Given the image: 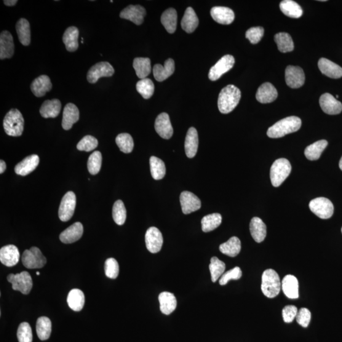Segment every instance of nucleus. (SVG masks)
I'll return each mask as SVG.
<instances>
[{
    "mask_svg": "<svg viewBox=\"0 0 342 342\" xmlns=\"http://www.w3.org/2000/svg\"><path fill=\"white\" fill-rule=\"evenodd\" d=\"M241 98V92L234 85L224 87L219 95L218 108L222 114L230 113L239 104Z\"/></svg>",
    "mask_w": 342,
    "mask_h": 342,
    "instance_id": "1",
    "label": "nucleus"
},
{
    "mask_svg": "<svg viewBox=\"0 0 342 342\" xmlns=\"http://www.w3.org/2000/svg\"><path fill=\"white\" fill-rule=\"evenodd\" d=\"M301 119L298 117L290 116L280 120L270 127L267 132L269 138H279L297 132L301 127Z\"/></svg>",
    "mask_w": 342,
    "mask_h": 342,
    "instance_id": "2",
    "label": "nucleus"
},
{
    "mask_svg": "<svg viewBox=\"0 0 342 342\" xmlns=\"http://www.w3.org/2000/svg\"><path fill=\"white\" fill-rule=\"evenodd\" d=\"M282 283L280 276L274 270L269 269L263 272L262 276L261 290L267 297H276L280 292Z\"/></svg>",
    "mask_w": 342,
    "mask_h": 342,
    "instance_id": "3",
    "label": "nucleus"
},
{
    "mask_svg": "<svg viewBox=\"0 0 342 342\" xmlns=\"http://www.w3.org/2000/svg\"><path fill=\"white\" fill-rule=\"evenodd\" d=\"M24 120L22 114L17 109H11L5 116L4 127L5 133L10 136H20L24 131Z\"/></svg>",
    "mask_w": 342,
    "mask_h": 342,
    "instance_id": "4",
    "label": "nucleus"
},
{
    "mask_svg": "<svg viewBox=\"0 0 342 342\" xmlns=\"http://www.w3.org/2000/svg\"><path fill=\"white\" fill-rule=\"evenodd\" d=\"M292 170L290 162L286 159H279L272 164L270 170L271 183L274 187H279L284 182Z\"/></svg>",
    "mask_w": 342,
    "mask_h": 342,
    "instance_id": "5",
    "label": "nucleus"
},
{
    "mask_svg": "<svg viewBox=\"0 0 342 342\" xmlns=\"http://www.w3.org/2000/svg\"><path fill=\"white\" fill-rule=\"evenodd\" d=\"M7 280L12 285L13 290L19 291L24 295H28L33 288V280L27 271L16 274H10L7 276Z\"/></svg>",
    "mask_w": 342,
    "mask_h": 342,
    "instance_id": "6",
    "label": "nucleus"
},
{
    "mask_svg": "<svg viewBox=\"0 0 342 342\" xmlns=\"http://www.w3.org/2000/svg\"><path fill=\"white\" fill-rule=\"evenodd\" d=\"M309 208L315 215L323 220L330 218L334 212L332 202L325 197H319L312 200L309 203Z\"/></svg>",
    "mask_w": 342,
    "mask_h": 342,
    "instance_id": "7",
    "label": "nucleus"
},
{
    "mask_svg": "<svg viewBox=\"0 0 342 342\" xmlns=\"http://www.w3.org/2000/svg\"><path fill=\"white\" fill-rule=\"evenodd\" d=\"M22 262L26 268L40 269L46 264L47 259L38 248L33 247L24 252Z\"/></svg>",
    "mask_w": 342,
    "mask_h": 342,
    "instance_id": "8",
    "label": "nucleus"
},
{
    "mask_svg": "<svg viewBox=\"0 0 342 342\" xmlns=\"http://www.w3.org/2000/svg\"><path fill=\"white\" fill-rule=\"evenodd\" d=\"M76 205V195L73 191H69L61 200L58 216L63 222L70 220L74 215L75 208Z\"/></svg>",
    "mask_w": 342,
    "mask_h": 342,
    "instance_id": "9",
    "label": "nucleus"
},
{
    "mask_svg": "<svg viewBox=\"0 0 342 342\" xmlns=\"http://www.w3.org/2000/svg\"><path fill=\"white\" fill-rule=\"evenodd\" d=\"M115 73L114 69L108 61H101L91 68L87 74L88 81L95 84L103 77H111Z\"/></svg>",
    "mask_w": 342,
    "mask_h": 342,
    "instance_id": "10",
    "label": "nucleus"
},
{
    "mask_svg": "<svg viewBox=\"0 0 342 342\" xmlns=\"http://www.w3.org/2000/svg\"><path fill=\"white\" fill-rule=\"evenodd\" d=\"M234 62V58L232 55H224L210 68L209 73H208V78L212 81L220 79L224 74L231 70Z\"/></svg>",
    "mask_w": 342,
    "mask_h": 342,
    "instance_id": "11",
    "label": "nucleus"
},
{
    "mask_svg": "<svg viewBox=\"0 0 342 342\" xmlns=\"http://www.w3.org/2000/svg\"><path fill=\"white\" fill-rule=\"evenodd\" d=\"M285 81L288 87L293 89L303 87L305 82L303 69L297 66H288L285 70Z\"/></svg>",
    "mask_w": 342,
    "mask_h": 342,
    "instance_id": "12",
    "label": "nucleus"
},
{
    "mask_svg": "<svg viewBox=\"0 0 342 342\" xmlns=\"http://www.w3.org/2000/svg\"><path fill=\"white\" fill-rule=\"evenodd\" d=\"M145 243L147 249L152 253H158L163 245L162 232L156 227H151L146 231Z\"/></svg>",
    "mask_w": 342,
    "mask_h": 342,
    "instance_id": "13",
    "label": "nucleus"
},
{
    "mask_svg": "<svg viewBox=\"0 0 342 342\" xmlns=\"http://www.w3.org/2000/svg\"><path fill=\"white\" fill-rule=\"evenodd\" d=\"M145 15L146 10L140 5H130L120 13V17L132 21L136 25H141Z\"/></svg>",
    "mask_w": 342,
    "mask_h": 342,
    "instance_id": "14",
    "label": "nucleus"
},
{
    "mask_svg": "<svg viewBox=\"0 0 342 342\" xmlns=\"http://www.w3.org/2000/svg\"><path fill=\"white\" fill-rule=\"evenodd\" d=\"M180 203L184 215L196 212L201 208L202 204L199 198L188 191H184L181 194Z\"/></svg>",
    "mask_w": 342,
    "mask_h": 342,
    "instance_id": "15",
    "label": "nucleus"
},
{
    "mask_svg": "<svg viewBox=\"0 0 342 342\" xmlns=\"http://www.w3.org/2000/svg\"><path fill=\"white\" fill-rule=\"evenodd\" d=\"M155 129L160 137L169 140L173 135V128L169 115L162 113L157 116L155 122Z\"/></svg>",
    "mask_w": 342,
    "mask_h": 342,
    "instance_id": "16",
    "label": "nucleus"
},
{
    "mask_svg": "<svg viewBox=\"0 0 342 342\" xmlns=\"http://www.w3.org/2000/svg\"><path fill=\"white\" fill-rule=\"evenodd\" d=\"M319 104L325 113L329 115H337L342 111V104L330 93H325L320 96Z\"/></svg>",
    "mask_w": 342,
    "mask_h": 342,
    "instance_id": "17",
    "label": "nucleus"
},
{
    "mask_svg": "<svg viewBox=\"0 0 342 342\" xmlns=\"http://www.w3.org/2000/svg\"><path fill=\"white\" fill-rule=\"evenodd\" d=\"M19 251L15 245H6L0 250V261L5 266L7 267L15 266L19 261Z\"/></svg>",
    "mask_w": 342,
    "mask_h": 342,
    "instance_id": "18",
    "label": "nucleus"
},
{
    "mask_svg": "<svg viewBox=\"0 0 342 342\" xmlns=\"http://www.w3.org/2000/svg\"><path fill=\"white\" fill-rule=\"evenodd\" d=\"M83 231L82 224L79 222H77L61 232L60 241L66 244H73L81 239Z\"/></svg>",
    "mask_w": 342,
    "mask_h": 342,
    "instance_id": "19",
    "label": "nucleus"
},
{
    "mask_svg": "<svg viewBox=\"0 0 342 342\" xmlns=\"http://www.w3.org/2000/svg\"><path fill=\"white\" fill-rule=\"evenodd\" d=\"M14 53V44L11 33L7 31L0 34V58L1 60L12 57Z\"/></svg>",
    "mask_w": 342,
    "mask_h": 342,
    "instance_id": "20",
    "label": "nucleus"
},
{
    "mask_svg": "<svg viewBox=\"0 0 342 342\" xmlns=\"http://www.w3.org/2000/svg\"><path fill=\"white\" fill-rule=\"evenodd\" d=\"M210 15L216 22L221 25H230L234 19L233 11L228 7H213L210 10Z\"/></svg>",
    "mask_w": 342,
    "mask_h": 342,
    "instance_id": "21",
    "label": "nucleus"
},
{
    "mask_svg": "<svg viewBox=\"0 0 342 342\" xmlns=\"http://www.w3.org/2000/svg\"><path fill=\"white\" fill-rule=\"evenodd\" d=\"M39 163V157L37 155H31L26 157L15 167L17 175L25 176L33 172Z\"/></svg>",
    "mask_w": 342,
    "mask_h": 342,
    "instance_id": "22",
    "label": "nucleus"
},
{
    "mask_svg": "<svg viewBox=\"0 0 342 342\" xmlns=\"http://www.w3.org/2000/svg\"><path fill=\"white\" fill-rule=\"evenodd\" d=\"M277 95L276 88L270 82H265L259 88L256 99L261 103H269L276 100Z\"/></svg>",
    "mask_w": 342,
    "mask_h": 342,
    "instance_id": "23",
    "label": "nucleus"
},
{
    "mask_svg": "<svg viewBox=\"0 0 342 342\" xmlns=\"http://www.w3.org/2000/svg\"><path fill=\"white\" fill-rule=\"evenodd\" d=\"M79 119V111L77 106L71 103L67 104L63 109V119L61 122L63 130H71L74 124L78 121Z\"/></svg>",
    "mask_w": 342,
    "mask_h": 342,
    "instance_id": "24",
    "label": "nucleus"
},
{
    "mask_svg": "<svg viewBox=\"0 0 342 342\" xmlns=\"http://www.w3.org/2000/svg\"><path fill=\"white\" fill-rule=\"evenodd\" d=\"M318 67L322 73L330 78L338 79L342 77V68L327 58H320Z\"/></svg>",
    "mask_w": 342,
    "mask_h": 342,
    "instance_id": "25",
    "label": "nucleus"
},
{
    "mask_svg": "<svg viewBox=\"0 0 342 342\" xmlns=\"http://www.w3.org/2000/svg\"><path fill=\"white\" fill-rule=\"evenodd\" d=\"M52 88V82L47 75H41L32 82L31 90L37 97H42Z\"/></svg>",
    "mask_w": 342,
    "mask_h": 342,
    "instance_id": "26",
    "label": "nucleus"
},
{
    "mask_svg": "<svg viewBox=\"0 0 342 342\" xmlns=\"http://www.w3.org/2000/svg\"><path fill=\"white\" fill-rule=\"evenodd\" d=\"M199 147V136L196 128L190 127L187 132L184 143L185 153L188 158H194L196 156Z\"/></svg>",
    "mask_w": 342,
    "mask_h": 342,
    "instance_id": "27",
    "label": "nucleus"
},
{
    "mask_svg": "<svg viewBox=\"0 0 342 342\" xmlns=\"http://www.w3.org/2000/svg\"><path fill=\"white\" fill-rule=\"evenodd\" d=\"M175 71V63L172 58H169L165 61L164 66L156 64L153 69L155 78L157 81L162 82L167 79Z\"/></svg>",
    "mask_w": 342,
    "mask_h": 342,
    "instance_id": "28",
    "label": "nucleus"
},
{
    "mask_svg": "<svg viewBox=\"0 0 342 342\" xmlns=\"http://www.w3.org/2000/svg\"><path fill=\"white\" fill-rule=\"evenodd\" d=\"M298 282L293 275H287L283 279L282 288L283 293L288 298L295 299L298 298Z\"/></svg>",
    "mask_w": 342,
    "mask_h": 342,
    "instance_id": "29",
    "label": "nucleus"
},
{
    "mask_svg": "<svg viewBox=\"0 0 342 342\" xmlns=\"http://www.w3.org/2000/svg\"><path fill=\"white\" fill-rule=\"evenodd\" d=\"M160 311L163 314L169 315L175 311L177 300L173 293L164 292L159 295Z\"/></svg>",
    "mask_w": 342,
    "mask_h": 342,
    "instance_id": "30",
    "label": "nucleus"
},
{
    "mask_svg": "<svg viewBox=\"0 0 342 342\" xmlns=\"http://www.w3.org/2000/svg\"><path fill=\"white\" fill-rule=\"evenodd\" d=\"M61 105L58 99L46 100L40 108L39 112L44 118H55L59 115Z\"/></svg>",
    "mask_w": 342,
    "mask_h": 342,
    "instance_id": "31",
    "label": "nucleus"
},
{
    "mask_svg": "<svg viewBox=\"0 0 342 342\" xmlns=\"http://www.w3.org/2000/svg\"><path fill=\"white\" fill-rule=\"evenodd\" d=\"M79 32L76 27H69L66 29L63 36V42L67 50L70 52H75L79 47L78 37Z\"/></svg>",
    "mask_w": 342,
    "mask_h": 342,
    "instance_id": "32",
    "label": "nucleus"
},
{
    "mask_svg": "<svg viewBox=\"0 0 342 342\" xmlns=\"http://www.w3.org/2000/svg\"><path fill=\"white\" fill-rule=\"evenodd\" d=\"M251 235L256 242H263L266 237V226L261 219L255 217L252 219L250 223Z\"/></svg>",
    "mask_w": 342,
    "mask_h": 342,
    "instance_id": "33",
    "label": "nucleus"
},
{
    "mask_svg": "<svg viewBox=\"0 0 342 342\" xmlns=\"http://www.w3.org/2000/svg\"><path fill=\"white\" fill-rule=\"evenodd\" d=\"M199 20L194 10L191 7L187 8L181 20V27L187 33H191L199 26Z\"/></svg>",
    "mask_w": 342,
    "mask_h": 342,
    "instance_id": "34",
    "label": "nucleus"
},
{
    "mask_svg": "<svg viewBox=\"0 0 342 342\" xmlns=\"http://www.w3.org/2000/svg\"><path fill=\"white\" fill-rule=\"evenodd\" d=\"M18 39L24 46H28L31 44L30 24L26 18H20L16 25Z\"/></svg>",
    "mask_w": 342,
    "mask_h": 342,
    "instance_id": "35",
    "label": "nucleus"
},
{
    "mask_svg": "<svg viewBox=\"0 0 342 342\" xmlns=\"http://www.w3.org/2000/svg\"><path fill=\"white\" fill-rule=\"evenodd\" d=\"M280 9L285 15L291 18H300L303 14V10L297 3L292 0H284L280 3Z\"/></svg>",
    "mask_w": 342,
    "mask_h": 342,
    "instance_id": "36",
    "label": "nucleus"
},
{
    "mask_svg": "<svg viewBox=\"0 0 342 342\" xmlns=\"http://www.w3.org/2000/svg\"><path fill=\"white\" fill-rule=\"evenodd\" d=\"M241 242L239 238L232 237L230 239L220 246V250L223 254L234 258L241 250Z\"/></svg>",
    "mask_w": 342,
    "mask_h": 342,
    "instance_id": "37",
    "label": "nucleus"
},
{
    "mask_svg": "<svg viewBox=\"0 0 342 342\" xmlns=\"http://www.w3.org/2000/svg\"><path fill=\"white\" fill-rule=\"evenodd\" d=\"M177 12L173 8H170L162 13L161 23L168 33H175L177 27Z\"/></svg>",
    "mask_w": 342,
    "mask_h": 342,
    "instance_id": "38",
    "label": "nucleus"
},
{
    "mask_svg": "<svg viewBox=\"0 0 342 342\" xmlns=\"http://www.w3.org/2000/svg\"><path fill=\"white\" fill-rule=\"evenodd\" d=\"M84 293L81 290L73 289L69 293L68 303L69 307L74 311H81L84 306Z\"/></svg>",
    "mask_w": 342,
    "mask_h": 342,
    "instance_id": "39",
    "label": "nucleus"
},
{
    "mask_svg": "<svg viewBox=\"0 0 342 342\" xmlns=\"http://www.w3.org/2000/svg\"><path fill=\"white\" fill-rule=\"evenodd\" d=\"M133 68L139 78L145 79L151 73V61L148 58H136L133 61Z\"/></svg>",
    "mask_w": 342,
    "mask_h": 342,
    "instance_id": "40",
    "label": "nucleus"
},
{
    "mask_svg": "<svg viewBox=\"0 0 342 342\" xmlns=\"http://www.w3.org/2000/svg\"><path fill=\"white\" fill-rule=\"evenodd\" d=\"M328 144L327 140H322L307 146L304 152L306 158L309 160L319 159L323 152L327 148Z\"/></svg>",
    "mask_w": 342,
    "mask_h": 342,
    "instance_id": "41",
    "label": "nucleus"
},
{
    "mask_svg": "<svg viewBox=\"0 0 342 342\" xmlns=\"http://www.w3.org/2000/svg\"><path fill=\"white\" fill-rule=\"evenodd\" d=\"M36 332L41 340H47L52 333V322L47 317L38 318L36 322Z\"/></svg>",
    "mask_w": 342,
    "mask_h": 342,
    "instance_id": "42",
    "label": "nucleus"
},
{
    "mask_svg": "<svg viewBox=\"0 0 342 342\" xmlns=\"http://www.w3.org/2000/svg\"><path fill=\"white\" fill-rule=\"evenodd\" d=\"M277 49L282 53L292 52L294 49V44L292 37L287 33H280L274 37Z\"/></svg>",
    "mask_w": 342,
    "mask_h": 342,
    "instance_id": "43",
    "label": "nucleus"
},
{
    "mask_svg": "<svg viewBox=\"0 0 342 342\" xmlns=\"http://www.w3.org/2000/svg\"><path fill=\"white\" fill-rule=\"evenodd\" d=\"M201 223L203 231L205 232L212 231L221 225L222 216L220 213H211V215L204 216Z\"/></svg>",
    "mask_w": 342,
    "mask_h": 342,
    "instance_id": "44",
    "label": "nucleus"
},
{
    "mask_svg": "<svg viewBox=\"0 0 342 342\" xmlns=\"http://www.w3.org/2000/svg\"><path fill=\"white\" fill-rule=\"evenodd\" d=\"M149 165L152 177L156 180H162L166 173V168L164 162L156 157H151Z\"/></svg>",
    "mask_w": 342,
    "mask_h": 342,
    "instance_id": "45",
    "label": "nucleus"
},
{
    "mask_svg": "<svg viewBox=\"0 0 342 342\" xmlns=\"http://www.w3.org/2000/svg\"><path fill=\"white\" fill-rule=\"evenodd\" d=\"M225 269L226 265L223 261H220L216 256L211 258L209 269L211 279L213 283L217 282L219 279H220L222 275L224 274Z\"/></svg>",
    "mask_w": 342,
    "mask_h": 342,
    "instance_id": "46",
    "label": "nucleus"
},
{
    "mask_svg": "<svg viewBox=\"0 0 342 342\" xmlns=\"http://www.w3.org/2000/svg\"><path fill=\"white\" fill-rule=\"evenodd\" d=\"M116 142L120 151L125 154L131 153L134 148V141L132 136L127 133H121L117 136Z\"/></svg>",
    "mask_w": 342,
    "mask_h": 342,
    "instance_id": "47",
    "label": "nucleus"
},
{
    "mask_svg": "<svg viewBox=\"0 0 342 342\" xmlns=\"http://www.w3.org/2000/svg\"><path fill=\"white\" fill-rule=\"evenodd\" d=\"M112 216L115 223L118 225L121 226L125 223L126 220V209L122 200H119L114 203L112 208Z\"/></svg>",
    "mask_w": 342,
    "mask_h": 342,
    "instance_id": "48",
    "label": "nucleus"
},
{
    "mask_svg": "<svg viewBox=\"0 0 342 342\" xmlns=\"http://www.w3.org/2000/svg\"><path fill=\"white\" fill-rule=\"evenodd\" d=\"M136 90L143 98L149 99L153 95L155 90L154 82L151 79H141L136 84Z\"/></svg>",
    "mask_w": 342,
    "mask_h": 342,
    "instance_id": "49",
    "label": "nucleus"
},
{
    "mask_svg": "<svg viewBox=\"0 0 342 342\" xmlns=\"http://www.w3.org/2000/svg\"><path fill=\"white\" fill-rule=\"evenodd\" d=\"M101 163H102V156L99 151H95L91 155L88 160V169L91 175H96L100 172Z\"/></svg>",
    "mask_w": 342,
    "mask_h": 342,
    "instance_id": "50",
    "label": "nucleus"
},
{
    "mask_svg": "<svg viewBox=\"0 0 342 342\" xmlns=\"http://www.w3.org/2000/svg\"><path fill=\"white\" fill-rule=\"evenodd\" d=\"M98 145L97 138L92 136H84L77 145V148L80 151L90 152L95 149Z\"/></svg>",
    "mask_w": 342,
    "mask_h": 342,
    "instance_id": "51",
    "label": "nucleus"
},
{
    "mask_svg": "<svg viewBox=\"0 0 342 342\" xmlns=\"http://www.w3.org/2000/svg\"><path fill=\"white\" fill-rule=\"evenodd\" d=\"M17 338L19 342L33 341V333L28 323H22L18 328Z\"/></svg>",
    "mask_w": 342,
    "mask_h": 342,
    "instance_id": "52",
    "label": "nucleus"
},
{
    "mask_svg": "<svg viewBox=\"0 0 342 342\" xmlns=\"http://www.w3.org/2000/svg\"><path fill=\"white\" fill-rule=\"evenodd\" d=\"M105 272L106 276L111 279H116L119 273V264L116 259L109 258L105 263Z\"/></svg>",
    "mask_w": 342,
    "mask_h": 342,
    "instance_id": "53",
    "label": "nucleus"
},
{
    "mask_svg": "<svg viewBox=\"0 0 342 342\" xmlns=\"http://www.w3.org/2000/svg\"><path fill=\"white\" fill-rule=\"evenodd\" d=\"M242 276V271L239 267H235L233 269L229 270L225 273L222 275L220 280V284L221 285H225L230 281V280H238Z\"/></svg>",
    "mask_w": 342,
    "mask_h": 342,
    "instance_id": "54",
    "label": "nucleus"
},
{
    "mask_svg": "<svg viewBox=\"0 0 342 342\" xmlns=\"http://www.w3.org/2000/svg\"><path fill=\"white\" fill-rule=\"evenodd\" d=\"M264 30L262 27L251 28L246 32V37L249 40L251 44H256L261 41L264 36Z\"/></svg>",
    "mask_w": 342,
    "mask_h": 342,
    "instance_id": "55",
    "label": "nucleus"
},
{
    "mask_svg": "<svg viewBox=\"0 0 342 342\" xmlns=\"http://www.w3.org/2000/svg\"><path fill=\"white\" fill-rule=\"evenodd\" d=\"M296 322L302 327L307 328L308 327L311 319V314L309 309L302 308L299 310L295 318Z\"/></svg>",
    "mask_w": 342,
    "mask_h": 342,
    "instance_id": "56",
    "label": "nucleus"
},
{
    "mask_svg": "<svg viewBox=\"0 0 342 342\" xmlns=\"http://www.w3.org/2000/svg\"><path fill=\"white\" fill-rule=\"evenodd\" d=\"M282 313L283 320L285 323H292L296 318L298 309L295 306H287L283 308Z\"/></svg>",
    "mask_w": 342,
    "mask_h": 342,
    "instance_id": "57",
    "label": "nucleus"
},
{
    "mask_svg": "<svg viewBox=\"0 0 342 342\" xmlns=\"http://www.w3.org/2000/svg\"><path fill=\"white\" fill-rule=\"evenodd\" d=\"M4 4L7 6L12 7L17 4V0H4Z\"/></svg>",
    "mask_w": 342,
    "mask_h": 342,
    "instance_id": "58",
    "label": "nucleus"
},
{
    "mask_svg": "<svg viewBox=\"0 0 342 342\" xmlns=\"http://www.w3.org/2000/svg\"><path fill=\"white\" fill-rule=\"evenodd\" d=\"M6 163H5L4 160H1V161H0V173H4L5 170H6Z\"/></svg>",
    "mask_w": 342,
    "mask_h": 342,
    "instance_id": "59",
    "label": "nucleus"
},
{
    "mask_svg": "<svg viewBox=\"0 0 342 342\" xmlns=\"http://www.w3.org/2000/svg\"><path fill=\"white\" fill-rule=\"evenodd\" d=\"M339 167H340V169L342 170V157L340 160V162H339Z\"/></svg>",
    "mask_w": 342,
    "mask_h": 342,
    "instance_id": "60",
    "label": "nucleus"
},
{
    "mask_svg": "<svg viewBox=\"0 0 342 342\" xmlns=\"http://www.w3.org/2000/svg\"><path fill=\"white\" fill-rule=\"evenodd\" d=\"M36 274L37 275V276H39L40 273H39V272H36Z\"/></svg>",
    "mask_w": 342,
    "mask_h": 342,
    "instance_id": "61",
    "label": "nucleus"
},
{
    "mask_svg": "<svg viewBox=\"0 0 342 342\" xmlns=\"http://www.w3.org/2000/svg\"><path fill=\"white\" fill-rule=\"evenodd\" d=\"M336 98H338V95H336Z\"/></svg>",
    "mask_w": 342,
    "mask_h": 342,
    "instance_id": "62",
    "label": "nucleus"
},
{
    "mask_svg": "<svg viewBox=\"0 0 342 342\" xmlns=\"http://www.w3.org/2000/svg\"><path fill=\"white\" fill-rule=\"evenodd\" d=\"M341 232H342V228H341Z\"/></svg>",
    "mask_w": 342,
    "mask_h": 342,
    "instance_id": "63",
    "label": "nucleus"
}]
</instances>
